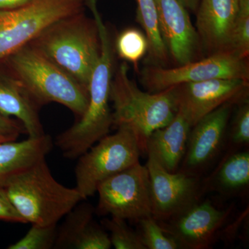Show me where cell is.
I'll list each match as a JSON object with an SVG mask.
<instances>
[{
    "label": "cell",
    "instance_id": "277c9868",
    "mask_svg": "<svg viewBox=\"0 0 249 249\" xmlns=\"http://www.w3.org/2000/svg\"><path fill=\"white\" fill-rule=\"evenodd\" d=\"M41 107L57 103L81 117L88 108L89 91L60 67L28 45L1 60Z\"/></svg>",
    "mask_w": 249,
    "mask_h": 249
},
{
    "label": "cell",
    "instance_id": "83f0119b",
    "mask_svg": "<svg viewBox=\"0 0 249 249\" xmlns=\"http://www.w3.org/2000/svg\"><path fill=\"white\" fill-rule=\"evenodd\" d=\"M0 220L27 224L10 201L6 189L0 188Z\"/></svg>",
    "mask_w": 249,
    "mask_h": 249
},
{
    "label": "cell",
    "instance_id": "e0dca14e",
    "mask_svg": "<svg viewBox=\"0 0 249 249\" xmlns=\"http://www.w3.org/2000/svg\"><path fill=\"white\" fill-rule=\"evenodd\" d=\"M36 104L22 83L0 61V113L22 124L29 137L45 134Z\"/></svg>",
    "mask_w": 249,
    "mask_h": 249
},
{
    "label": "cell",
    "instance_id": "603a6c76",
    "mask_svg": "<svg viewBox=\"0 0 249 249\" xmlns=\"http://www.w3.org/2000/svg\"><path fill=\"white\" fill-rule=\"evenodd\" d=\"M228 52L242 58H248L249 54V0H239L238 11L234 20Z\"/></svg>",
    "mask_w": 249,
    "mask_h": 249
},
{
    "label": "cell",
    "instance_id": "4316f807",
    "mask_svg": "<svg viewBox=\"0 0 249 249\" xmlns=\"http://www.w3.org/2000/svg\"><path fill=\"white\" fill-rule=\"evenodd\" d=\"M237 111L232 120L229 142L234 147L248 146L249 143V97L237 103Z\"/></svg>",
    "mask_w": 249,
    "mask_h": 249
},
{
    "label": "cell",
    "instance_id": "1f68e13d",
    "mask_svg": "<svg viewBox=\"0 0 249 249\" xmlns=\"http://www.w3.org/2000/svg\"><path fill=\"white\" fill-rule=\"evenodd\" d=\"M18 140V139H14L11 138V137H4V136H0V142H9V141Z\"/></svg>",
    "mask_w": 249,
    "mask_h": 249
},
{
    "label": "cell",
    "instance_id": "52a82bcc",
    "mask_svg": "<svg viewBox=\"0 0 249 249\" xmlns=\"http://www.w3.org/2000/svg\"><path fill=\"white\" fill-rule=\"evenodd\" d=\"M87 0H32L0 11V61L29 45L52 23L83 12Z\"/></svg>",
    "mask_w": 249,
    "mask_h": 249
},
{
    "label": "cell",
    "instance_id": "f1b7e54d",
    "mask_svg": "<svg viewBox=\"0 0 249 249\" xmlns=\"http://www.w3.org/2000/svg\"><path fill=\"white\" fill-rule=\"evenodd\" d=\"M22 133H26L25 129L19 121L0 113V136L18 139Z\"/></svg>",
    "mask_w": 249,
    "mask_h": 249
},
{
    "label": "cell",
    "instance_id": "ba28073f",
    "mask_svg": "<svg viewBox=\"0 0 249 249\" xmlns=\"http://www.w3.org/2000/svg\"><path fill=\"white\" fill-rule=\"evenodd\" d=\"M95 213L137 222L152 216L148 170L140 162L100 183Z\"/></svg>",
    "mask_w": 249,
    "mask_h": 249
},
{
    "label": "cell",
    "instance_id": "44dd1931",
    "mask_svg": "<svg viewBox=\"0 0 249 249\" xmlns=\"http://www.w3.org/2000/svg\"><path fill=\"white\" fill-rule=\"evenodd\" d=\"M214 186L222 194H235L249 185V152H232L219 165L214 175Z\"/></svg>",
    "mask_w": 249,
    "mask_h": 249
},
{
    "label": "cell",
    "instance_id": "ac0fdd59",
    "mask_svg": "<svg viewBox=\"0 0 249 249\" xmlns=\"http://www.w3.org/2000/svg\"><path fill=\"white\" fill-rule=\"evenodd\" d=\"M192 127L179 111L169 124L156 129L144 144V153L150 155L170 173L178 171L186 155Z\"/></svg>",
    "mask_w": 249,
    "mask_h": 249
},
{
    "label": "cell",
    "instance_id": "d6986e66",
    "mask_svg": "<svg viewBox=\"0 0 249 249\" xmlns=\"http://www.w3.org/2000/svg\"><path fill=\"white\" fill-rule=\"evenodd\" d=\"M52 147V137L46 134L0 142V188H6L16 177L46 158Z\"/></svg>",
    "mask_w": 249,
    "mask_h": 249
},
{
    "label": "cell",
    "instance_id": "4dcf8cb0",
    "mask_svg": "<svg viewBox=\"0 0 249 249\" xmlns=\"http://www.w3.org/2000/svg\"><path fill=\"white\" fill-rule=\"evenodd\" d=\"M178 1L186 8L187 11L188 10L195 13L197 9L199 0H178Z\"/></svg>",
    "mask_w": 249,
    "mask_h": 249
},
{
    "label": "cell",
    "instance_id": "6da1fadb",
    "mask_svg": "<svg viewBox=\"0 0 249 249\" xmlns=\"http://www.w3.org/2000/svg\"><path fill=\"white\" fill-rule=\"evenodd\" d=\"M96 4L91 3L89 8L97 24L101 53L90 78L88 108L76 124L57 136L55 141L62 155L69 160H76L88 151L109 134L113 125L109 103L114 70V48L109 31L98 12Z\"/></svg>",
    "mask_w": 249,
    "mask_h": 249
},
{
    "label": "cell",
    "instance_id": "2e32d148",
    "mask_svg": "<svg viewBox=\"0 0 249 249\" xmlns=\"http://www.w3.org/2000/svg\"><path fill=\"white\" fill-rule=\"evenodd\" d=\"M95 208L89 203H78L65 216L53 249H109V234L93 219Z\"/></svg>",
    "mask_w": 249,
    "mask_h": 249
},
{
    "label": "cell",
    "instance_id": "30bf717a",
    "mask_svg": "<svg viewBox=\"0 0 249 249\" xmlns=\"http://www.w3.org/2000/svg\"><path fill=\"white\" fill-rule=\"evenodd\" d=\"M177 110L191 127L203 117L229 102L237 104L249 97V80L214 78L173 87Z\"/></svg>",
    "mask_w": 249,
    "mask_h": 249
},
{
    "label": "cell",
    "instance_id": "5b68a950",
    "mask_svg": "<svg viewBox=\"0 0 249 249\" xmlns=\"http://www.w3.org/2000/svg\"><path fill=\"white\" fill-rule=\"evenodd\" d=\"M128 72V65L123 62L111 80L113 125L132 129L140 140L142 153L149 135L169 124L178 110L173 88L158 93L142 91L129 78Z\"/></svg>",
    "mask_w": 249,
    "mask_h": 249
},
{
    "label": "cell",
    "instance_id": "7c38bea8",
    "mask_svg": "<svg viewBox=\"0 0 249 249\" xmlns=\"http://www.w3.org/2000/svg\"><path fill=\"white\" fill-rule=\"evenodd\" d=\"M232 212L220 209L209 199L196 201L178 216L159 222L181 249H206L213 244Z\"/></svg>",
    "mask_w": 249,
    "mask_h": 249
},
{
    "label": "cell",
    "instance_id": "ffe728a7",
    "mask_svg": "<svg viewBox=\"0 0 249 249\" xmlns=\"http://www.w3.org/2000/svg\"><path fill=\"white\" fill-rule=\"evenodd\" d=\"M137 19L145 32L148 51L147 65L165 67L169 62V53L160 34L155 0H137Z\"/></svg>",
    "mask_w": 249,
    "mask_h": 249
},
{
    "label": "cell",
    "instance_id": "cb8c5ba5",
    "mask_svg": "<svg viewBox=\"0 0 249 249\" xmlns=\"http://www.w3.org/2000/svg\"><path fill=\"white\" fill-rule=\"evenodd\" d=\"M137 223V231L145 249H181L177 240L152 216L142 218Z\"/></svg>",
    "mask_w": 249,
    "mask_h": 249
},
{
    "label": "cell",
    "instance_id": "8992f818",
    "mask_svg": "<svg viewBox=\"0 0 249 249\" xmlns=\"http://www.w3.org/2000/svg\"><path fill=\"white\" fill-rule=\"evenodd\" d=\"M116 128V133L107 134L78 157L76 188L83 200L93 196L105 180L139 162L142 150L138 136L129 127Z\"/></svg>",
    "mask_w": 249,
    "mask_h": 249
},
{
    "label": "cell",
    "instance_id": "8fae6325",
    "mask_svg": "<svg viewBox=\"0 0 249 249\" xmlns=\"http://www.w3.org/2000/svg\"><path fill=\"white\" fill-rule=\"evenodd\" d=\"M145 166L150 176L152 215L156 220L169 221L199 200V177L180 170L170 173L150 155Z\"/></svg>",
    "mask_w": 249,
    "mask_h": 249
},
{
    "label": "cell",
    "instance_id": "7402d4cb",
    "mask_svg": "<svg viewBox=\"0 0 249 249\" xmlns=\"http://www.w3.org/2000/svg\"><path fill=\"white\" fill-rule=\"evenodd\" d=\"M115 49L118 55L124 61L137 66L147 53L148 42L142 31L134 28L123 31L116 39Z\"/></svg>",
    "mask_w": 249,
    "mask_h": 249
},
{
    "label": "cell",
    "instance_id": "484cf974",
    "mask_svg": "<svg viewBox=\"0 0 249 249\" xmlns=\"http://www.w3.org/2000/svg\"><path fill=\"white\" fill-rule=\"evenodd\" d=\"M56 225L31 224L29 231L20 240L9 246V249H53L57 235Z\"/></svg>",
    "mask_w": 249,
    "mask_h": 249
},
{
    "label": "cell",
    "instance_id": "9c48e42d",
    "mask_svg": "<svg viewBox=\"0 0 249 249\" xmlns=\"http://www.w3.org/2000/svg\"><path fill=\"white\" fill-rule=\"evenodd\" d=\"M247 59L226 51L174 68L147 65L141 71V83L148 92L158 93L183 83L214 78L249 80Z\"/></svg>",
    "mask_w": 249,
    "mask_h": 249
},
{
    "label": "cell",
    "instance_id": "d4e9b609",
    "mask_svg": "<svg viewBox=\"0 0 249 249\" xmlns=\"http://www.w3.org/2000/svg\"><path fill=\"white\" fill-rule=\"evenodd\" d=\"M101 224L109 232L111 247L116 249H145L138 232L131 229L126 220L111 217L103 219Z\"/></svg>",
    "mask_w": 249,
    "mask_h": 249
},
{
    "label": "cell",
    "instance_id": "f546056e",
    "mask_svg": "<svg viewBox=\"0 0 249 249\" xmlns=\"http://www.w3.org/2000/svg\"><path fill=\"white\" fill-rule=\"evenodd\" d=\"M32 0H0V11H7L22 7Z\"/></svg>",
    "mask_w": 249,
    "mask_h": 249
},
{
    "label": "cell",
    "instance_id": "4fadbf2b",
    "mask_svg": "<svg viewBox=\"0 0 249 249\" xmlns=\"http://www.w3.org/2000/svg\"><path fill=\"white\" fill-rule=\"evenodd\" d=\"M236 105H222L192 127L186 155L178 170L199 177L217 158L227 142L228 124Z\"/></svg>",
    "mask_w": 249,
    "mask_h": 249
},
{
    "label": "cell",
    "instance_id": "9a60e30c",
    "mask_svg": "<svg viewBox=\"0 0 249 249\" xmlns=\"http://www.w3.org/2000/svg\"><path fill=\"white\" fill-rule=\"evenodd\" d=\"M238 6L239 0H199L195 27L206 55L227 51Z\"/></svg>",
    "mask_w": 249,
    "mask_h": 249
},
{
    "label": "cell",
    "instance_id": "7a4b0ae2",
    "mask_svg": "<svg viewBox=\"0 0 249 249\" xmlns=\"http://www.w3.org/2000/svg\"><path fill=\"white\" fill-rule=\"evenodd\" d=\"M29 45L88 89L101 53L93 18L84 11L62 18L46 27Z\"/></svg>",
    "mask_w": 249,
    "mask_h": 249
},
{
    "label": "cell",
    "instance_id": "5bb4252c",
    "mask_svg": "<svg viewBox=\"0 0 249 249\" xmlns=\"http://www.w3.org/2000/svg\"><path fill=\"white\" fill-rule=\"evenodd\" d=\"M160 34L169 56L178 65L197 60L202 52L196 27L178 0H155Z\"/></svg>",
    "mask_w": 249,
    "mask_h": 249
},
{
    "label": "cell",
    "instance_id": "3957f363",
    "mask_svg": "<svg viewBox=\"0 0 249 249\" xmlns=\"http://www.w3.org/2000/svg\"><path fill=\"white\" fill-rule=\"evenodd\" d=\"M5 189L19 215L31 224L56 225L83 200L76 188L55 180L46 158L16 177Z\"/></svg>",
    "mask_w": 249,
    "mask_h": 249
}]
</instances>
